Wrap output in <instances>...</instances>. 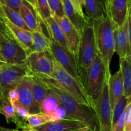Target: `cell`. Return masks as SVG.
I'll list each match as a JSON object with an SVG mask.
<instances>
[{
  "label": "cell",
  "instance_id": "cell-1",
  "mask_svg": "<svg viewBox=\"0 0 131 131\" xmlns=\"http://www.w3.org/2000/svg\"><path fill=\"white\" fill-rule=\"evenodd\" d=\"M42 80L46 83L48 90L56 97L68 118L83 122L92 130L99 131L97 115L94 109L78 103L72 97L61 88L43 79Z\"/></svg>",
  "mask_w": 131,
  "mask_h": 131
},
{
  "label": "cell",
  "instance_id": "cell-2",
  "mask_svg": "<svg viewBox=\"0 0 131 131\" xmlns=\"http://www.w3.org/2000/svg\"><path fill=\"white\" fill-rule=\"evenodd\" d=\"M94 29L97 54L101 58L106 71V78L111 74L110 64L115 53L113 31L117 26L113 22L109 13L105 17L92 20Z\"/></svg>",
  "mask_w": 131,
  "mask_h": 131
},
{
  "label": "cell",
  "instance_id": "cell-3",
  "mask_svg": "<svg viewBox=\"0 0 131 131\" xmlns=\"http://www.w3.org/2000/svg\"><path fill=\"white\" fill-rule=\"evenodd\" d=\"M39 78L61 88L72 97L78 103L94 109V106L86 92L83 84L64 70L54 58V70L51 76L49 78Z\"/></svg>",
  "mask_w": 131,
  "mask_h": 131
},
{
  "label": "cell",
  "instance_id": "cell-4",
  "mask_svg": "<svg viewBox=\"0 0 131 131\" xmlns=\"http://www.w3.org/2000/svg\"><path fill=\"white\" fill-rule=\"evenodd\" d=\"M82 84L93 106L98 101L106 79V71L101 58L97 54L91 66L86 69L79 68Z\"/></svg>",
  "mask_w": 131,
  "mask_h": 131
},
{
  "label": "cell",
  "instance_id": "cell-5",
  "mask_svg": "<svg viewBox=\"0 0 131 131\" xmlns=\"http://www.w3.org/2000/svg\"><path fill=\"white\" fill-rule=\"evenodd\" d=\"M29 74L26 63L8 65L0 68V97L1 100L8 98L9 93L16 89L20 81Z\"/></svg>",
  "mask_w": 131,
  "mask_h": 131
},
{
  "label": "cell",
  "instance_id": "cell-6",
  "mask_svg": "<svg viewBox=\"0 0 131 131\" xmlns=\"http://www.w3.org/2000/svg\"><path fill=\"white\" fill-rule=\"evenodd\" d=\"M97 54L93 21L89 20L81 34V40L77 52L79 68L84 69L89 68Z\"/></svg>",
  "mask_w": 131,
  "mask_h": 131
},
{
  "label": "cell",
  "instance_id": "cell-7",
  "mask_svg": "<svg viewBox=\"0 0 131 131\" xmlns=\"http://www.w3.org/2000/svg\"><path fill=\"white\" fill-rule=\"evenodd\" d=\"M0 53L8 65L24 63L27 57L24 49L3 26L0 37Z\"/></svg>",
  "mask_w": 131,
  "mask_h": 131
},
{
  "label": "cell",
  "instance_id": "cell-8",
  "mask_svg": "<svg viewBox=\"0 0 131 131\" xmlns=\"http://www.w3.org/2000/svg\"><path fill=\"white\" fill-rule=\"evenodd\" d=\"M25 63L29 74L38 78H49L54 70V57L50 51L31 52L27 55Z\"/></svg>",
  "mask_w": 131,
  "mask_h": 131
},
{
  "label": "cell",
  "instance_id": "cell-9",
  "mask_svg": "<svg viewBox=\"0 0 131 131\" xmlns=\"http://www.w3.org/2000/svg\"><path fill=\"white\" fill-rule=\"evenodd\" d=\"M50 51L60 66L82 84L76 55L52 40L50 43Z\"/></svg>",
  "mask_w": 131,
  "mask_h": 131
},
{
  "label": "cell",
  "instance_id": "cell-10",
  "mask_svg": "<svg viewBox=\"0 0 131 131\" xmlns=\"http://www.w3.org/2000/svg\"><path fill=\"white\" fill-rule=\"evenodd\" d=\"M108 80L105 79L101 94L95 104L99 131H112V110L108 96Z\"/></svg>",
  "mask_w": 131,
  "mask_h": 131
},
{
  "label": "cell",
  "instance_id": "cell-11",
  "mask_svg": "<svg viewBox=\"0 0 131 131\" xmlns=\"http://www.w3.org/2000/svg\"><path fill=\"white\" fill-rule=\"evenodd\" d=\"M130 12L121 26H116L113 31L115 52L120 60L131 56Z\"/></svg>",
  "mask_w": 131,
  "mask_h": 131
},
{
  "label": "cell",
  "instance_id": "cell-12",
  "mask_svg": "<svg viewBox=\"0 0 131 131\" xmlns=\"http://www.w3.org/2000/svg\"><path fill=\"white\" fill-rule=\"evenodd\" d=\"M88 125L83 122L70 118H60L34 128L38 131H81Z\"/></svg>",
  "mask_w": 131,
  "mask_h": 131
},
{
  "label": "cell",
  "instance_id": "cell-13",
  "mask_svg": "<svg viewBox=\"0 0 131 131\" xmlns=\"http://www.w3.org/2000/svg\"><path fill=\"white\" fill-rule=\"evenodd\" d=\"M33 77L29 74L20 81L15 89L18 101L26 109L29 115L32 114L33 107Z\"/></svg>",
  "mask_w": 131,
  "mask_h": 131
},
{
  "label": "cell",
  "instance_id": "cell-14",
  "mask_svg": "<svg viewBox=\"0 0 131 131\" xmlns=\"http://www.w3.org/2000/svg\"><path fill=\"white\" fill-rule=\"evenodd\" d=\"M61 28L69 45V50L77 56L81 35L65 16L56 17L52 15Z\"/></svg>",
  "mask_w": 131,
  "mask_h": 131
},
{
  "label": "cell",
  "instance_id": "cell-15",
  "mask_svg": "<svg viewBox=\"0 0 131 131\" xmlns=\"http://www.w3.org/2000/svg\"><path fill=\"white\" fill-rule=\"evenodd\" d=\"M0 23L8 33L21 46L25 52L30 48L32 43L31 32L24 30L2 17H0Z\"/></svg>",
  "mask_w": 131,
  "mask_h": 131
},
{
  "label": "cell",
  "instance_id": "cell-16",
  "mask_svg": "<svg viewBox=\"0 0 131 131\" xmlns=\"http://www.w3.org/2000/svg\"><path fill=\"white\" fill-rule=\"evenodd\" d=\"M19 14L24 20L28 28L31 31L43 32V24L35 9L25 0H23L19 10Z\"/></svg>",
  "mask_w": 131,
  "mask_h": 131
},
{
  "label": "cell",
  "instance_id": "cell-17",
  "mask_svg": "<svg viewBox=\"0 0 131 131\" xmlns=\"http://www.w3.org/2000/svg\"><path fill=\"white\" fill-rule=\"evenodd\" d=\"M124 95V83L120 68L113 75H110L108 80V96L111 109L113 110L118 101Z\"/></svg>",
  "mask_w": 131,
  "mask_h": 131
},
{
  "label": "cell",
  "instance_id": "cell-18",
  "mask_svg": "<svg viewBox=\"0 0 131 131\" xmlns=\"http://www.w3.org/2000/svg\"><path fill=\"white\" fill-rule=\"evenodd\" d=\"M130 12L129 0H112L109 5L108 13L111 20L117 26H121Z\"/></svg>",
  "mask_w": 131,
  "mask_h": 131
},
{
  "label": "cell",
  "instance_id": "cell-19",
  "mask_svg": "<svg viewBox=\"0 0 131 131\" xmlns=\"http://www.w3.org/2000/svg\"><path fill=\"white\" fill-rule=\"evenodd\" d=\"M83 8L85 9L84 14L91 20L102 19L108 14L106 0H84Z\"/></svg>",
  "mask_w": 131,
  "mask_h": 131
},
{
  "label": "cell",
  "instance_id": "cell-20",
  "mask_svg": "<svg viewBox=\"0 0 131 131\" xmlns=\"http://www.w3.org/2000/svg\"><path fill=\"white\" fill-rule=\"evenodd\" d=\"M63 6L65 16L69 20V21L75 27L78 31L81 34L84 27L88 23L89 19L86 15L79 14L75 9L74 6L70 2V0H61Z\"/></svg>",
  "mask_w": 131,
  "mask_h": 131
},
{
  "label": "cell",
  "instance_id": "cell-21",
  "mask_svg": "<svg viewBox=\"0 0 131 131\" xmlns=\"http://www.w3.org/2000/svg\"><path fill=\"white\" fill-rule=\"evenodd\" d=\"M33 77V107L32 114L41 112V106L42 102L47 95L48 89L46 83L39 78L32 75Z\"/></svg>",
  "mask_w": 131,
  "mask_h": 131
},
{
  "label": "cell",
  "instance_id": "cell-22",
  "mask_svg": "<svg viewBox=\"0 0 131 131\" xmlns=\"http://www.w3.org/2000/svg\"><path fill=\"white\" fill-rule=\"evenodd\" d=\"M0 113L5 116L8 124H15L17 129L27 127V123L18 116L15 108L8 98L1 99L0 101Z\"/></svg>",
  "mask_w": 131,
  "mask_h": 131
},
{
  "label": "cell",
  "instance_id": "cell-23",
  "mask_svg": "<svg viewBox=\"0 0 131 131\" xmlns=\"http://www.w3.org/2000/svg\"><path fill=\"white\" fill-rule=\"evenodd\" d=\"M44 26L48 32V37L50 39L69 50V45H68L66 38L61 28L52 15H51L49 18L46 20Z\"/></svg>",
  "mask_w": 131,
  "mask_h": 131
},
{
  "label": "cell",
  "instance_id": "cell-24",
  "mask_svg": "<svg viewBox=\"0 0 131 131\" xmlns=\"http://www.w3.org/2000/svg\"><path fill=\"white\" fill-rule=\"evenodd\" d=\"M32 43L30 48L26 51V55L31 52L50 51L51 39L43 32L32 31Z\"/></svg>",
  "mask_w": 131,
  "mask_h": 131
},
{
  "label": "cell",
  "instance_id": "cell-25",
  "mask_svg": "<svg viewBox=\"0 0 131 131\" xmlns=\"http://www.w3.org/2000/svg\"><path fill=\"white\" fill-rule=\"evenodd\" d=\"M62 109L56 97L48 90L41 106V113L58 120L59 111Z\"/></svg>",
  "mask_w": 131,
  "mask_h": 131
},
{
  "label": "cell",
  "instance_id": "cell-26",
  "mask_svg": "<svg viewBox=\"0 0 131 131\" xmlns=\"http://www.w3.org/2000/svg\"><path fill=\"white\" fill-rule=\"evenodd\" d=\"M131 56L120 60V68L122 73L124 96L131 98Z\"/></svg>",
  "mask_w": 131,
  "mask_h": 131
},
{
  "label": "cell",
  "instance_id": "cell-27",
  "mask_svg": "<svg viewBox=\"0 0 131 131\" xmlns=\"http://www.w3.org/2000/svg\"><path fill=\"white\" fill-rule=\"evenodd\" d=\"M1 17L6 18V19L10 20V22L15 24V25L23 29L24 30L32 32L28 28V26L25 24L24 20H23L19 12L12 10V8H9L8 6L5 5V4L0 3V17Z\"/></svg>",
  "mask_w": 131,
  "mask_h": 131
},
{
  "label": "cell",
  "instance_id": "cell-28",
  "mask_svg": "<svg viewBox=\"0 0 131 131\" xmlns=\"http://www.w3.org/2000/svg\"><path fill=\"white\" fill-rule=\"evenodd\" d=\"M54 120H56L51 116L41 112L33 114V115H29L26 120L27 127L34 129L50 122L54 121Z\"/></svg>",
  "mask_w": 131,
  "mask_h": 131
},
{
  "label": "cell",
  "instance_id": "cell-29",
  "mask_svg": "<svg viewBox=\"0 0 131 131\" xmlns=\"http://www.w3.org/2000/svg\"><path fill=\"white\" fill-rule=\"evenodd\" d=\"M130 101H131V98H127L124 95L118 101L112 111V127L116 124L118 120L124 113L128 103Z\"/></svg>",
  "mask_w": 131,
  "mask_h": 131
},
{
  "label": "cell",
  "instance_id": "cell-30",
  "mask_svg": "<svg viewBox=\"0 0 131 131\" xmlns=\"http://www.w3.org/2000/svg\"><path fill=\"white\" fill-rule=\"evenodd\" d=\"M37 12L40 18L43 25L46 24V20L52 15L47 0H37Z\"/></svg>",
  "mask_w": 131,
  "mask_h": 131
},
{
  "label": "cell",
  "instance_id": "cell-31",
  "mask_svg": "<svg viewBox=\"0 0 131 131\" xmlns=\"http://www.w3.org/2000/svg\"><path fill=\"white\" fill-rule=\"evenodd\" d=\"M52 15L56 17L65 16L61 0H47Z\"/></svg>",
  "mask_w": 131,
  "mask_h": 131
},
{
  "label": "cell",
  "instance_id": "cell-32",
  "mask_svg": "<svg viewBox=\"0 0 131 131\" xmlns=\"http://www.w3.org/2000/svg\"><path fill=\"white\" fill-rule=\"evenodd\" d=\"M124 131H131V101L129 102L125 110Z\"/></svg>",
  "mask_w": 131,
  "mask_h": 131
},
{
  "label": "cell",
  "instance_id": "cell-33",
  "mask_svg": "<svg viewBox=\"0 0 131 131\" xmlns=\"http://www.w3.org/2000/svg\"><path fill=\"white\" fill-rule=\"evenodd\" d=\"M23 0H4V4L15 11L19 12Z\"/></svg>",
  "mask_w": 131,
  "mask_h": 131
},
{
  "label": "cell",
  "instance_id": "cell-34",
  "mask_svg": "<svg viewBox=\"0 0 131 131\" xmlns=\"http://www.w3.org/2000/svg\"><path fill=\"white\" fill-rule=\"evenodd\" d=\"M126 110V109H125ZM125 110L122 114L120 118L118 120L116 124L112 127V131H124V121H125Z\"/></svg>",
  "mask_w": 131,
  "mask_h": 131
},
{
  "label": "cell",
  "instance_id": "cell-35",
  "mask_svg": "<svg viewBox=\"0 0 131 131\" xmlns=\"http://www.w3.org/2000/svg\"><path fill=\"white\" fill-rule=\"evenodd\" d=\"M70 2L74 6L75 10L80 14L83 15H85L84 11H83V4L84 0H70Z\"/></svg>",
  "mask_w": 131,
  "mask_h": 131
},
{
  "label": "cell",
  "instance_id": "cell-36",
  "mask_svg": "<svg viewBox=\"0 0 131 131\" xmlns=\"http://www.w3.org/2000/svg\"><path fill=\"white\" fill-rule=\"evenodd\" d=\"M29 4H30L33 8L36 10L37 11V0H25Z\"/></svg>",
  "mask_w": 131,
  "mask_h": 131
},
{
  "label": "cell",
  "instance_id": "cell-37",
  "mask_svg": "<svg viewBox=\"0 0 131 131\" xmlns=\"http://www.w3.org/2000/svg\"><path fill=\"white\" fill-rule=\"evenodd\" d=\"M0 131H17V129H8V128L5 127H3L0 125Z\"/></svg>",
  "mask_w": 131,
  "mask_h": 131
},
{
  "label": "cell",
  "instance_id": "cell-38",
  "mask_svg": "<svg viewBox=\"0 0 131 131\" xmlns=\"http://www.w3.org/2000/svg\"><path fill=\"white\" fill-rule=\"evenodd\" d=\"M17 131H38L35 130V129H33V128H29V127H27L24 128V129H22L21 130H17Z\"/></svg>",
  "mask_w": 131,
  "mask_h": 131
},
{
  "label": "cell",
  "instance_id": "cell-39",
  "mask_svg": "<svg viewBox=\"0 0 131 131\" xmlns=\"http://www.w3.org/2000/svg\"><path fill=\"white\" fill-rule=\"evenodd\" d=\"M0 62H3V63H5V60L3 59V56H1V53H0Z\"/></svg>",
  "mask_w": 131,
  "mask_h": 131
},
{
  "label": "cell",
  "instance_id": "cell-40",
  "mask_svg": "<svg viewBox=\"0 0 131 131\" xmlns=\"http://www.w3.org/2000/svg\"><path fill=\"white\" fill-rule=\"evenodd\" d=\"M1 31H2V25H1V24L0 23V37H1Z\"/></svg>",
  "mask_w": 131,
  "mask_h": 131
},
{
  "label": "cell",
  "instance_id": "cell-41",
  "mask_svg": "<svg viewBox=\"0 0 131 131\" xmlns=\"http://www.w3.org/2000/svg\"><path fill=\"white\" fill-rule=\"evenodd\" d=\"M106 1H107V5H108V9H109V5H110V3L111 2V1H112V0H106Z\"/></svg>",
  "mask_w": 131,
  "mask_h": 131
},
{
  "label": "cell",
  "instance_id": "cell-42",
  "mask_svg": "<svg viewBox=\"0 0 131 131\" xmlns=\"http://www.w3.org/2000/svg\"><path fill=\"white\" fill-rule=\"evenodd\" d=\"M4 64H5V63H3V62H0V68L1 67L3 66V65H4Z\"/></svg>",
  "mask_w": 131,
  "mask_h": 131
},
{
  "label": "cell",
  "instance_id": "cell-43",
  "mask_svg": "<svg viewBox=\"0 0 131 131\" xmlns=\"http://www.w3.org/2000/svg\"><path fill=\"white\" fill-rule=\"evenodd\" d=\"M0 3H1L4 4V0H0Z\"/></svg>",
  "mask_w": 131,
  "mask_h": 131
},
{
  "label": "cell",
  "instance_id": "cell-44",
  "mask_svg": "<svg viewBox=\"0 0 131 131\" xmlns=\"http://www.w3.org/2000/svg\"><path fill=\"white\" fill-rule=\"evenodd\" d=\"M0 101H1V97H0Z\"/></svg>",
  "mask_w": 131,
  "mask_h": 131
},
{
  "label": "cell",
  "instance_id": "cell-45",
  "mask_svg": "<svg viewBox=\"0 0 131 131\" xmlns=\"http://www.w3.org/2000/svg\"><path fill=\"white\" fill-rule=\"evenodd\" d=\"M129 1H130V0H129Z\"/></svg>",
  "mask_w": 131,
  "mask_h": 131
}]
</instances>
